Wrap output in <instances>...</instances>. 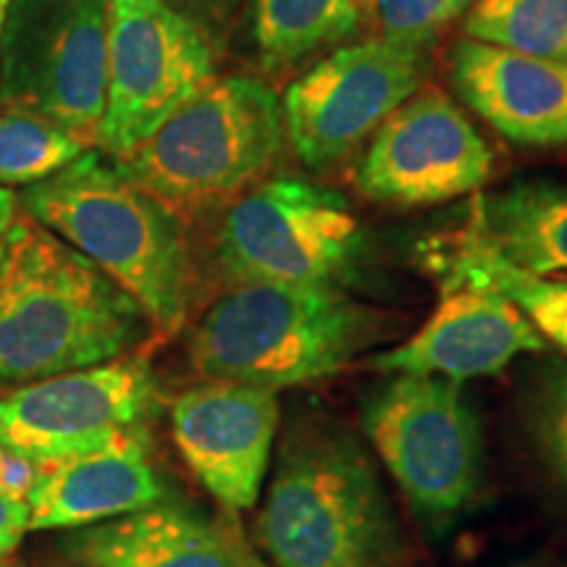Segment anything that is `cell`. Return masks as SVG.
Masks as SVG:
<instances>
[{"mask_svg":"<svg viewBox=\"0 0 567 567\" xmlns=\"http://www.w3.org/2000/svg\"><path fill=\"white\" fill-rule=\"evenodd\" d=\"M155 375L142 358L48 375L0 400V444L38 465L101 450L142 434L153 410Z\"/></svg>","mask_w":567,"mask_h":567,"instance_id":"obj_11","label":"cell"},{"mask_svg":"<svg viewBox=\"0 0 567 567\" xmlns=\"http://www.w3.org/2000/svg\"><path fill=\"white\" fill-rule=\"evenodd\" d=\"M42 465L32 463V460L17 455L6 444H0V488L9 492L19 499H27L30 492L38 484Z\"/></svg>","mask_w":567,"mask_h":567,"instance_id":"obj_26","label":"cell"},{"mask_svg":"<svg viewBox=\"0 0 567 567\" xmlns=\"http://www.w3.org/2000/svg\"><path fill=\"white\" fill-rule=\"evenodd\" d=\"M17 210H19L17 195H13L9 187H0V243H3L6 231H9V226L13 221V216H17Z\"/></svg>","mask_w":567,"mask_h":567,"instance_id":"obj_27","label":"cell"},{"mask_svg":"<svg viewBox=\"0 0 567 567\" xmlns=\"http://www.w3.org/2000/svg\"><path fill=\"white\" fill-rule=\"evenodd\" d=\"M509 567H567V565L559 563V559H555V557L538 555V557L520 559V563H515V565H509Z\"/></svg>","mask_w":567,"mask_h":567,"instance_id":"obj_28","label":"cell"},{"mask_svg":"<svg viewBox=\"0 0 567 567\" xmlns=\"http://www.w3.org/2000/svg\"><path fill=\"white\" fill-rule=\"evenodd\" d=\"M151 329L116 281L17 210L0 243V386L124 358Z\"/></svg>","mask_w":567,"mask_h":567,"instance_id":"obj_2","label":"cell"},{"mask_svg":"<svg viewBox=\"0 0 567 567\" xmlns=\"http://www.w3.org/2000/svg\"><path fill=\"white\" fill-rule=\"evenodd\" d=\"M255 517L271 567H408V538L371 446L329 413L295 415Z\"/></svg>","mask_w":567,"mask_h":567,"instance_id":"obj_1","label":"cell"},{"mask_svg":"<svg viewBox=\"0 0 567 567\" xmlns=\"http://www.w3.org/2000/svg\"><path fill=\"white\" fill-rule=\"evenodd\" d=\"M0 567H17V563H13V559H3V563H0Z\"/></svg>","mask_w":567,"mask_h":567,"instance_id":"obj_30","label":"cell"},{"mask_svg":"<svg viewBox=\"0 0 567 567\" xmlns=\"http://www.w3.org/2000/svg\"><path fill=\"white\" fill-rule=\"evenodd\" d=\"M363 255V226L344 197L300 176H274L234 197L213 239V264L226 287L344 289Z\"/></svg>","mask_w":567,"mask_h":567,"instance_id":"obj_7","label":"cell"},{"mask_svg":"<svg viewBox=\"0 0 567 567\" xmlns=\"http://www.w3.org/2000/svg\"><path fill=\"white\" fill-rule=\"evenodd\" d=\"M279 417V396L271 389L200 381L174 400L172 434L205 492L243 513L264 492Z\"/></svg>","mask_w":567,"mask_h":567,"instance_id":"obj_13","label":"cell"},{"mask_svg":"<svg viewBox=\"0 0 567 567\" xmlns=\"http://www.w3.org/2000/svg\"><path fill=\"white\" fill-rule=\"evenodd\" d=\"M463 239L526 274L567 279V182L520 179L478 195Z\"/></svg>","mask_w":567,"mask_h":567,"instance_id":"obj_18","label":"cell"},{"mask_svg":"<svg viewBox=\"0 0 567 567\" xmlns=\"http://www.w3.org/2000/svg\"><path fill=\"white\" fill-rule=\"evenodd\" d=\"M425 71L423 51L384 38L337 48L289 84L284 137L308 168L331 166L421 90Z\"/></svg>","mask_w":567,"mask_h":567,"instance_id":"obj_10","label":"cell"},{"mask_svg":"<svg viewBox=\"0 0 567 567\" xmlns=\"http://www.w3.org/2000/svg\"><path fill=\"white\" fill-rule=\"evenodd\" d=\"M392 331V318L342 287L239 284L197 316L187 360L203 381L271 389L342 373Z\"/></svg>","mask_w":567,"mask_h":567,"instance_id":"obj_3","label":"cell"},{"mask_svg":"<svg viewBox=\"0 0 567 567\" xmlns=\"http://www.w3.org/2000/svg\"><path fill=\"white\" fill-rule=\"evenodd\" d=\"M358 6H365V9H371L373 0H358Z\"/></svg>","mask_w":567,"mask_h":567,"instance_id":"obj_31","label":"cell"},{"mask_svg":"<svg viewBox=\"0 0 567 567\" xmlns=\"http://www.w3.org/2000/svg\"><path fill=\"white\" fill-rule=\"evenodd\" d=\"M109 84V0H11L0 38V109L92 147Z\"/></svg>","mask_w":567,"mask_h":567,"instance_id":"obj_8","label":"cell"},{"mask_svg":"<svg viewBox=\"0 0 567 567\" xmlns=\"http://www.w3.org/2000/svg\"><path fill=\"white\" fill-rule=\"evenodd\" d=\"M450 74L460 101L499 137L517 147L567 145V66L460 40Z\"/></svg>","mask_w":567,"mask_h":567,"instance_id":"obj_15","label":"cell"},{"mask_svg":"<svg viewBox=\"0 0 567 567\" xmlns=\"http://www.w3.org/2000/svg\"><path fill=\"white\" fill-rule=\"evenodd\" d=\"M71 567H82V565H71Z\"/></svg>","mask_w":567,"mask_h":567,"instance_id":"obj_32","label":"cell"},{"mask_svg":"<svg viewBox=\"0 0 567 567\" xmlns=\"http://www.w3.org/2000/svg\"><path fill=\"white\" fill-rule=\"evenodd\" d=\"M444 279L494 289L507 297L528 318L536 334L567 358V279L520 271L463 237L444 264Z\"/></svg>","mask_w":567,"mask_h":567,"instance_id":"obj_19","label":"cell"},{"mask_svg":"<svg viewBox=\"0 0 567 567\" xmlns=\"http://www.w3.org/2000/svg\"><path fill=\"white\" fill-rule=\"evenodd\" d=\"M544 350L547 342L507 297L446 281L429 321L405 342L371 354L368 368L381 375H431L463 384L499 375L520 354Z\"/></svg>","mask_w":567,"mask_h":567,"instance_id":"obj_14","label":"cell"},{"mask_svg":"<svg viewBox=\"0 0 567 567\" xmlns=\"http://www.w3.org/2000/svg\"><path fill=\"white\" fill-rule=\"evenodd\" d=\"M494 153L465 111L439 87H421L373 132L352 172L371 203L425 208L484 187Z\"/></svg>","mask_w":567,"mask_h":567,"instance_id":"obj_12","label":"cell"},{"mask_svg":"<svg viewBox=\"0 0 567 567\" xmlns=\"http://www.w3.org/2000/svg\"><path fill=\"white\" fill-rule=\"evenodd\" d=\"M19 208L118 284L161 334L184 329L195 268L182 221L126 179L118 163L84 151L61 172L21 189Z\"/></svg>","mask_w":567,"mask_h":567,"instance_id":"obj_4","label":"cell"},{"mask_svg":"<svg viewBox=\"0 0 567 567\" xmlns=\"http://www.w3.org/2000/svg\"><path fill=\"white\" fill-rule=\"evenodd\" d=\"M463 32L467 40L567 66V0H476Z\"/></svg>","mask_w":567,"mask_h":567,"instance_id":"obj_21","label":"cell"},{"mask_svg":"<svg viewBox=\"0 0 567 567\" xmlns=\"http://www.w3.org/2000/svg\"><path fill=\"white\" fill-rule=\"evenodd\" d=\"M517 408L538 471L567 499V360L549 358L530 368Z\"/></svg>","mask_w":567,"mask_h":567,"instance_id":"obj_22","label":"cell"},{"mask_svg":"<svg viewBox=\"0 0 567 567\" xmlns=\"http://www.w3.org/2000/svg\"><path fill=\"white\" fill-rule=\"evenodd\" d=\"M90 151L74 134L24 113H0V187H30Z\"/></svg>","mask_w":567,"mask_h":567,"instance_id":"obj_23","label":"cell"},{"mask_svg":"<svg viewBox=\"0 0 567 567\" xmlns=\"http://www.w3.org/2000/svg\"><path fill=\"white\" fill-rule=\"evenodd\" d=\"M27 530H30V505L0 488V563L11 559L21 544Z\"/></svg>","mask_w":567,"mask_h":567,"instance_id":"obj_25","label":"cell"},{"mask_svg":"<svg viewBox=\"0 0 567 567\" xmlns=\"http://www.w3.org/2000/svg\"><path fill=\"white\" fill-rule=\"evenodd\" d=\"M210 80L213 51L193 21L163 0H109V84L95 145L124 161Z\"/></svg>","mask_w":567,"mask_h":567,"instance_id":"obj_9","label":"cell"},{"mask_svg":"<svg viewBox=\"0 0 567 567\" xmlns=\"http://www.w3.org/2000/svg\"><path fill=\"white\" fill-rule=\"evenodd\" d=\"M166 502L142 434L42 465L27 496L30 530H76Z\"/></svg>","mask_w":567,"mask_h":567,"instance_id":"obj_16","label":"cell"},{"mask_svg":"<svg viewBox=\"0 0 567 567\" xmlns=\"http://www.w3.org/2000/svg\"><path fill=\"white\" fill-rule=\"evenodd\" d=\"M281 145L276 92L255 76L229 74L203 84L116 163L126 179L182 218L229 205L258 184Z\"/></svg>","mask_w":567,"mask_h":567,"instance_id":"obj_5","label":"cell"},{"mask_svg":"<svg viewBox=\"0 0 567 567\" xmlns=\"http://www.w3.org/2000/svg\"><path fill=\"white\" fill-rule=\"evenodd\" d=\"M360 402V425L423 526L446 530L476 502L484 436L457 381L384 375Z\"/></svg>","mask_w":567,"mask_h":567,"instance_id":"obj_6","label":"cell"},{"mask_svg":"<svg viewBox=\"0 0 567 567\" xmlns=\"http://www.w3.org/2000/svg\"><path fill=\"white\" fill-rule=\"evenodd\" d=\"M59 547L82 567H258L245 544L193 509L158 505L69 530Z\"/></svg>","mask_w":567,"mask_h":567,"instance_id":"obj_17","label":"cell"},{"mask_svg":"<svg viewBox=\"0 0 567 567\" xmlns=\"http://www.w3.org/2000/svg\"><path fill=\"white\" fill-rule=\"evenodd\" d=\"M358 24V0H255V42L274 71L342 42Z\"/></svg>","mask_w":567,"mask_h":567,"instance_id":"obj_20","label":"cell"},{"mask_svg":"<svg viewBox=\"0 0 567 567\" xmlns=\"http://www.w3.org/2000/svg\"><path fill=\"white\" fill-rule=\"evenodd\" d=\"M473 3L476 0H373L371 9L381 38L423 51Z\"/></svg>","mask_w":567,"mask_h":567,"instance_id":"obj_24","label":"cell"},{"mask_svg":"<svg viewBox=\"0 0 567 567\" xmlns=\"http://www.w3.org/2000/svg\"><path fill=\"white\" fill-rule=\"evenodd\" d=\"M11 0H0V38H3V27H6V17H9Z\"/></svg>","mask_w":567,"mask_h":567,"instance_id":"obj_29","label":"cell"}]
</instances>
